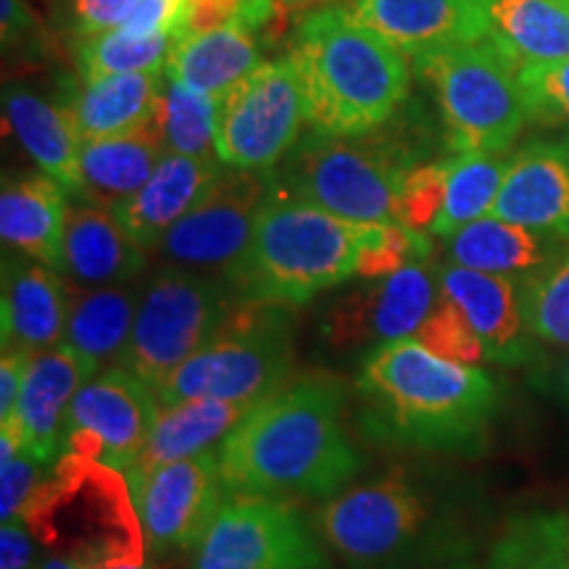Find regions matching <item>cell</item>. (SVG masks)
<instances>
[{
  "mask_svg": "<svg viewBox=\"0 0 569 569\" xmlns=\"http://www.w3.org/2000/svg\"><path fill=\"white\" fill-rule=\"evenodd\" d=\"M288 306L238 301L222 330L156 390L159 407L184 401H264L293 380Z\"/></svg>",
  "mask_w": 569,
  "mask_h": 569,
  "instance_id": "cell-7",
  "label": "cell"
},
{
  "mask_svg": "<svg viewBox=\"0 0 569 569\" xmlns=\"http://www.w3.org/2000/svg\"><path fill=\"white\" fill-rule=\"evenodd\" d=\"M519 82L530 119L546 124H569V59L519 69Z\"/></svg>",
  "mask_w": 569,
  "mask_h": 569,
  "instance_id": "cell-42",
  "label": "cell"
},
{
  "mask_svg": "<svg viewBox=\"0 0 569 569\" xmlns=\"http://www.w3.org/2000/svg\"><path fill=\"white\" fill-rule=\"evenodd\" d=\"M440 290L461 306L486 346V359L493 365L517 367L536 359L528 325L522 315V296L511 277L486 274L459 264L438 267Z\"/></svg>",
  "mask_w": 569,
  "mask_h": 569,
  "instance_id": "cell-21",
  "label": "cell"
},
{
  "mask_svg": "<svg viewBox=\"0 0 569 569\" xmlns=\"http://www.w3.org/2000/svg\"><path fill=\"white\" fill-rule=\"evenodd\" d=\"M490 213L569 243V142L532 140L519 148Z\"/></svg>",
  "mask_w": 569,
  "mask_h": 569,
  "instance_id": "cell-18",
  "label": "cell"
},
{
  "mask_svg": "<svg viewBox=\"0 0 569 569\" xmlns=\"http://www.w3.org/2000/svg\"><path fill=\"white\" fill-rule=\"evenodd\" d=\"M159 409L146 382L122 365L106 367L84 382L71 403L63 453L127 472L146 448Z\"/></svg>",
  "mask_w": 569,
  "mask_h": 569,
  "instance_id": "cell-14",
  "label": "cell"
},
{
  "mask_svg": "<svg viewBox=\"0 0 569 569\" xmlns=\"http://www.w3.org/2000/svg\"><path fill=\"white\" fill-rule=\"evenodd\" d=\"M222 169L224 167L219 159L167 153L156 167L151 180L113 213L134 243L146 251H153L163 240V234L201 201V196L222 174Z\"/></svg>",
  "mask_w": 569,
  "mask_h": 569,
  "instance_id": "cell-24",
  "label": "cell"
},
{
  "mask_svg": "<svg viewBox=\"0 0 569 569\" xmlns=\"http://www.w3.org/2000/svg\"><path fill=\"white\" fill-rule=\"evenodd\" d=\"M0 38L6 51H38L46 42L42 21L27 0H0Z\"/></svg>",
  "mask_w": 569,
  "mask_h": 569,
  "instance_id": "cell-45",
  "label": "cell"
},
{
  "mask_svg": "<svg viewBox=\"0 0 569 569\" xmlns=\"http://www.w3.org/2000/svg\"><path fill=\"white\" fill-rule=\"evenodd\" d=\"M367 230L284 193L274 172L251 243L224 282L238 301L298 309L356 277Z\"/></svg>",
  "mask_w": 569,
  "mask_h": 569,
  "instance_id": "cell-4",
  "label": "cell"
},
{
  "mask_svg": "<svg viewBox=\"0 0 569 569\" xmlns=\"http://www.w3.org/2000/svg\"><path fill=\"white\" fill-rule=\"evenodd\" d=\"M132 6L134 0H71V24L80 38L117 30Z\"/></svg>",
  "mask_w": 569,
  "mask_h": 569,
  "instance_id": "cell-46",
  "label": "cell"
},
{
  "mask_svg": "<svg viewBox=\"0 0 569 569\" xmlns=\"http://www.w3.org/2000/svg\"><path fill=\"white\" fill-rule=\"evenodd\" d=\"M530 382L538 390H543L546 396L557 398L559 403L569 407V353L561 356V359L540 361L530 372Z\"/></svg>",
  "mask_w": 569,
  "mask_h": 569,
  "instance_id": "cell-49",
  "label": "cell"
},
{
  "mask_svg": "<svg viewBox=\"0 0 569 569\" xmlns=\"http://www.w3.org/2000/svg\"><path fill=\"white\" fill-rule=\"evenodd\" d=\"M259 403L261 401H184L159 409L146 448L124 472L130 488L169 461L217 448L219 440H227Z\"/></svg>",
  "mask_w": 569,
  "mask_h": 569,
  "instance_id": "cell-27",
  "label": "cell"
},
{
  "mask_svg": "<svg viewBox=\"0 0 569 569\" xmlns=\"http://www.w3.org/2000/svg\"><path fill=\"white\" fill-rule=\"evenodd\" d=\"M488 40L517 69L569 59V0H496Z\"/></svg>",
  "mask_w": 569,
  "mask_h": 569,
  "instance_id": "cell-32",
  "label": "cell"
},
{
  "mask_svg": "<svg viewBox=\"0 0 569 569\" xmlns=\"http://www.w3.org/2000/svg\"><path fill=\"white\" fill-rule=\"evenodd\" d=\"M438 296V269L432 272L430 261L411 264L380 280H367V284L332 301L319 336L336 351L415 338Z\"/></svg>",
  "mask_w": 569,
  "mask_h": 569,
  "instance_id": "cell-16",
  "label": "cell"
},
{
  "mask_svg": "<svg viewBox=\"0 0 569 569\" xmlns=\"http://www.w3.org/2000/svg\"><path fill=\"white\" fill-rule=\"evenodd\" d=\"M317 532L353 569H417L448 549L438 486L415 465L327 498Z\"/></svg>",
  "mask_w": 569,
  "mask_h": 569,
  "instance_id": "cell-5",
  "label": "cell"
},
{
  "mask_svg": "<svg viewBox=\"0 0 569 569\" xmlns=\"http://www.w3.org/2000/svg\"><path fill=\"white\" fill-rule=\"evenodd\" d=\"M34 557V536L24 519L3 522L0 530V569H30Z\"/></svg>",
  "mask_w": 569,
  "mask_h": 569,
  "instance_id": "cell-47",
  "label": "cell"
},
{
  "mask_svg": "<svg viewBox=\"0 0 569 569\" xmlns=\"http://www.w3.org/2000/svg\"><path fill=\"white\" fill-rule=\"evenodd\" d=\"M156 117L169 153L217 159V98L163 74Z\"/></svg>",
  "mask_w": 569,
  "mask_h": 569,
  "instance_id": "cell-35",
  "label": "cell"
},
{
  "mask_svg": "<svg viewBox=\"0 0 569 569\" xmlns=\"http://www.w3.org/2000/svg\"><path fill=\"white\" fill-rule=\"evenodd\" d=\"M346 388L306 372L256 407L222 440L227 496L332 498L365 469L346 425Z\"/></svg>",
  "mask_w": 569,
  "mask_h": 569,
  "instance_id": "cell-1",
  "label": "cell"
},
{
  "mask_svg": "<svg viewBox=\"0 0 569 569\" xmlns=\"http://www.w3.org/2000/svg\"><path fill=\"white\" fill-rule=\"evenodd\" d=\"M511 156L503 153H453L448 159L446 203L432 234L453 238L461 227L490 217L507 177Z\"/></svg>",
  "mask_w": 569,
  "mask_h": 569,
  "instance_id": "cell-33",
  "label": "cell"
},
{
  "mask_svg": "<svg viewBox=\"0 0 569 569\" xmlns=\"http://www.w3.org/2000/svg\"><path fill=\"white\" fill-rule=\"evenodd\" d=\"M288 59L317 134L365 138L382 130L407 103V53L359 24L346 3L306 11L290 38Z\"/></svg>",
  "mask_w": 569,
  "mask_h": 569,
  "instance_id": "cell-3",
  "label": "cell"
},
{
  "mask_svg": "<svg viewBox=\"0 0 569 569\" xmlns=\"http://www.w3.org/2000/svg\"><path fill=\"white\" fill-rule=\"evenodd\" d=\"M356 393L369 443L440 457H480L498 409L486 369L440 359L417 338L369 348Z\"/></svg>",
  "mask_w": 569,
  "mask_h": 569,
  "instance_id": "cell-2",
  "label": "cell"
},
{
  "mask_svg": "<svg viewBox=\"0 0 569 569\" xmlns=\"http://www.w3.org/2000/svg\"><path fill=\"white\" fill-rule=\"evenodd\" d=\"M259 63H264L261 61V34L240 30V27H222L211 32L180 34L163 74L206 96L219 98L251 74Z\"/></svg>",
  "mask_w": 569,
  "mask_h": 569,
  "instance_id": "cell-30",
  "label": "cell"
},
{
  "mask_svg": "<svg viewBox=\"0 0 569 569\" xmlns=\"http://www.w3.org/2000/svg\"><path fill=\"white\" fill-rule=\"evenodd\" d=\"M163 71L67 80L61 84L63 109L71 113L82 142L132 130L156 117Z\"/></svg>",
  "mask_w": 569,
  "mask_h": 569,
  "instance_id": "cell-28",
  "label": "cell"
},
{
  "mask_svg": "<svg viewBox=\"0 0 569 569\" xmlns=\"http://www.w3.org/2000/svg\"><path fill=\"white\" fill-rule=\"evenodd\" d=\"M180 34H153L138 38L124 30L88 34L77 42V69L82 80L117 74H140V71H163Z\"/></svg>",
  "mask_w": 569,
  "mask_h": 569,
  "instance_id": "cell-36",
  "label": "cell"
},
{
  "mask_svg": "<svg viewBox=\"0 0 569 569\" xmlns=\"http://www.w3.org/2000/svg\"><path fill=\"white\" fill-rule=\"evenodd\" d=\"M417 167L407 148L386 138L317 134L293 148L277 182L284 193L348 222H396L403 177Z\"/></svg>",
  "mask_w": 569,
  "mask_h": 569,
  "instance_id": "cell-9",
  "label": "cell"
},
{
  "mask_svg": "<svg viewBox=\"0 0 569 569\" xmlns=\"http://www.w3.org/2000/svg\"><path fill=\"white\" fill-rule=\"evenodd\" d=\"M113 569H156V567H148L146 559H140V561H130V565H119Z\"/></svg>",
  "mask_w": 569,
  "mask_h": 569,
  "instance_id": "cell-52",
  "label": "cell"
},
{
  "mask_svg": "<svg viewBox=\"0 0 569 569\" xmlns=\"http://www.w3.org/2000/svg\"><path fill=\"white\" fill-rule=\"evenodd\" d=\"M415 61L419 80L436 96L453 153H503L530 122L519 69L488 38Z\"/></svg>",
  "mask_w": 569,
  "mask_h": 569,
  "instance_id": "cell-8",
  "label": "cell"
},
{
  "mask_svg": "<svg viewBox=\"0 0 569 569\" xmlns=\"http://www.w3.org/2000/svg\"><path fill=\"white\" fill-rule=\"evenodd\" d=\"M415 338L427 351L446 361H453V365L478 367L480 361H488L486 346H482L478 330L461 311V306L453 298H448L443 290H440L436 306H432V311L427 315Z\"/></svg>",
  "mask_w": 569,
  "mask_h": 569,
  "instance_id": "cell-39",
  "label": "cell"
},
{
  "mask_svg": "<svg viewBox=\"0 0 569 569\" xmlns=\"http://www.w3.org/2000/svg\"><path fill=\"white\" fill-rule=\"evenodd\" d=\"M167 153L159 117L127 132L82 142L80 196L77 198L117 211L151 180Z\"/></svg>",
  "mask_w": 569,
  "mask_h": 569,
  "instance_id": "cell-25",
  "label": "cell"
},
{
  "mask_svg": "<svg viewBox=\"0 0 569 569\" xmlns=\"http://www.w3.org/2000/svg\"><path fill=\"white\" fill-rule=\"evenodd\" d=\"M38 569H88V567L77 565V561L63 559V557H48V559L40 561Z\"/></svg>",
  "mask_w": 569,
  "mask_h": 569,
  "instance_id": "cell-51",
  "label": "cell"
},
{
  "mask_svg": "<svg viewBox=\"0 0 569 569\" xmlns=\"http://www.w3.org/2000/svg\"><path fill=\"white\" fill-rule=\"evenodd\" d=\"M48 475V467L30 451H21L19 457L9 461H0V478H3V493H0V515L3 522L19 519L30 501L34 490Z\"/></svg>",
  "mask_w": 569,
  "mask_h": 569,
  "instance_id": "cell-43",
  "label": "cell"
},
{
  "mask_svg": "<svg viewBox=\"0 0 569 569\" xmlns=\"http://www.w3.org/2000/svg\"><path fill=\"white\" fill-rule=\"evenodd\" d=\"M277 172V169H274ZM274 172L222 169L193 209L163 234L156 253L193 272H230L251 243Z\"/></svg>",
  "mask_w": 569,
  "mask_h": 569,
  "instance_id": "cell-13",
  "label": "cell"
},
{
  "mask_svg": "<svg viewBox=\"0 0 569 569\" xmlns=\"http://www.w3.org/2000/svg\"><path fill=\"white\" fill-rule=\"evenodd\" d=\"M282 9H290V11H315V9H322V6H330L332 0H280Z\"/></svg>",
  "mask_w": 569,
  "mask_h": 569,
  "instance_id": "cell-50",
  "label": "cell"
},
{
  "mask_svg": "<svg viewBox=\"0 0 569 569\" xmlns=\"http://www.w3.org/2000/svg\"><path fill=\"white\" fill-rule=\"evenodd\" d=\"M69 193L48 174L6 177L0 190V238L13 251L63 274Z\"/></svg>",
  "mask_w": 569,
  "mask_h": 569,
  "instance_id": "cell-23",
  "label": "cell"
},
{
  "mask_svg": "<svg viewBox=\"0 0 569 569\" xmlns=\"http://www.w3.org/2000/svg\"><path fill=\"white\" fill-rule=\"evenodd\" d=\"M130 490L142 522L146 551L153 557L193 551L227 498L219 448L169 461Z\"/></svg>",
  "mask_w": 569,
  "mask_h": 569,
  "instance_id": "cell-15",
  "label": "cell"
},
{
  "mask_svg": "<svg viewBox=\"0 0 569 569\" xmlns=\"http://www.w3.org/2000/svg\"><path fill=\"white\" fill-rule=\"evenodd\" d=\"M98 372L67 343L34 353L27 365L24 386L13 419L21 427L24 446L32 457L51 469L63 453L69 409L77 393ZM3 422V419H0Z\"/></svg>",
  "mask_w": 569,
  "mask_h": 569,
  "instance_id": "cell-19",
  "label": "cell"
},
{
  "mask_svg": "<svg viewBox=\"0 0 569 569\" xmlns=\"http://www.w3.org/2000/svg\"><path fill=\"white\" fill-rule=\"evenodd\" d=\"M280 0H193L182 34H198L240 27V30L264 34L280 13Z\"/></svg>",
  "mask_w": 569,
  "mask_h": 569,
  "instance_id": "cell-41",
  "label": "cell"
},
{
  "mask_svg": "<svg viewBox=\"0 0 569 569\" xmlns=\"http://www.w3.org/2000/svg\"><path fill=\"white\" fill-rule=\"evenodd\" d=\"M496 0H351L359 24L407 56L486 40Z\"/></svg>",
  "mask_w": 569,
  "mask_h": 569,
  "instance_id": "cell-17",
  "label": "cell"
},
{
  "mask_svg": "<svg viewBox=\"0 0 569 569\" xmlns=\"http://www.w3.org/2000/svg\"><path fill=\"white\" fill-rule=\"evenodd\" d=\"M27 365H30V356L3 351V359H0V419H9L17 411Z\"/></svg>",
  "mask_w": 569,
  "mask_h": 569,
  "instance_id": "cell-48",
  "label": "cell"
},
{
  "mask_svg": "<svg viewBox=\"0 0 569 569\" xmlns=\"http://www.w3.org/2000/svg\"><path fill=\"white\" fill-rule=\"evenodd\" d=\"M448 243V261L486 274H532L559 256V240L507 219L482 217L461 227Z\"/></svg>",
  "mask_w": 569,
  "mask_h": 569,
  "instance_id": "cell-31",
  "label": "cell"
},
{
  "mask_svg": "<svg viewBox=\"0 0 569 569\" xmlns=\"http://www.w3.org/2000/svg\"><path fill=\"white\" fill-rule=\"evenodd\" d=\"M67 315V277L30 256L3 251V351H19L32 359L34 353L63 343Z\"/></svg>",
  "mask_w": 569,
  "mask_h": 569,
  "instance_id": "cell-20",
  "label": "cell"
},
{
  "mask_svg": "<svg viewBox=\"0 0 569 569\" xmlns=\"http://www.w3.org/2000/svg\"><path fill=\"white\" fill-rule=\"evenodd\" d=\"M430 256L432 243L427 232H417L401 222H375L369 224L365 246H361L356 277L380 280L411 264H427Z\"/></svg>",
  "mask_w": 569,
  "mask_h": 569,
  "instance_id": "cell-38",
  "label": "cell"
},
{
  "mask_svg": "<svg viewBox=\"0 0 569 569\" xmlns=\"http://www.w3.org/2000/svg\"><path fill=\"white\" fill-rule=\"evenodd\" d=\"M21 519L56 557L88 569L146 559V536L124 472L63 453L27 501Z\"/></svg>",
  "mask_w": 569,
  "mask_h": 569,
  "instance_id": "cell-6",
  "label": "cell"
},
{
  "mask_svg": "<svg viewBox=\"0 0 569 569\" xmlns=\"http://www.w3.org/2000/svg\"><path fill=\"white\" fill-rule=\"evenodd\" d=\"M315 530L293 501L227 496L196 549L193 569H325Z\"/></svg>",
  "mask_w": 569,
  "mask_h": 569,
  "instance_id": "cell-12",
  "label": "cell"
},
{
  "mask_svg": "<svg viewBox=\"0 0 569 569\" xmlns=\"http://www.w3.org/2000/svg\"><path fill=\"white\" fill-rule=\"evenodd\" d=\"M306 122L303 90L288 56L259 63L217 98V159L227 169L274 172Z\"/></svg>",
  "mask_w": 569,
  "mask_h": 569,
  "instance_id": "cell-11",
  "label": "cell"
},
{
  "mask_svg": "<svg viewBox=\"0 0 569 569\" xmlns=\"http://www.w3.org/2000/svg\"><path fill=\"white\" fill-rule=\"evenodd\" d=\"M234 303L238 298L219 277L182 267L161 269L140 288L132 336L119 365L156 393L222 330Z\"/></svg>",
  "mask_w": 569,
  "mask_h": 569,
  "instance_id": "cell-10",
  "label": "cell"
},
{
  "mask_svg": "<svg viewBox=\"0 0 569 569\" xmlns=\"http://www.w3.org/2000/svg\"><path fill=\"white\" fill-rule=\"evenodd\" d=\"M448 159L436 163H417L403 177L396 201V222L417 232H432L446 203Z\"/></svg>",
  "mask_w": 569,
  "mask_h": 569,
  "instance_id": "cell-40",
  "label": "cell"
},
{
  "mask_svg": "<svg viewBox=\"0 0 569 569\" xmlns=\"http://www.w3.org/2000/svg\"><path fill=\"white\" fill-rule=\"evenodd\" d=\"M561 569H569V551H567V557H565V565H561Z\"/></svg>",
  "mask_w": 569,
  "mask_h": 569,
  "instance_id": "cell-53",
  "label": "cell"
},
{
  "mask_svg": "<svg viewBox=\"0 0 569 569\" xmlns=\"http://www.w3.org/2000/svg\"><path fill=\"white\" fill-rule=\"evenodd\" d=\"M146 253L111 209L82 198L69 203L63 238V277L69 282L84 288L130 284L146 272Z\"/></svg>",
  "mask_w": 569,
  "mask_h": 569,
  "instance_id": "cell-22",
  "label": "cell"
},
{
  "mask_svg": "<svg viewBox=\"0 0 569 569\" xmlns=\"http://www.w3.org/2000/svg\"><path fill=\"white\" fill-rule=\"evenodd\" d=\"M519 296L530 336L538 343L569 348V253L525 277Z\"/></svg>",
  "mask_w": 569,
  "mask_h": 569,
  "instance_id": "cell-37",
  "label": "cell"
},
{
  "mask_svg": "<svg viewBox=\"0 0 569 569\" xmlns=\"http://www.w3.org/2000/svg\"><path fill=\"white\" fill-rule=\"evenodd\" d=\"M569 551V515H530L511 522L480 565L453 569H561Z\"/></svg>",
  "mask_w": 569,
  "mask_h": 569,
  "instance_id": "cell-34",
  "label": "cell"
},
{
  "mask_svg": "<svg viewBox=\"0 0 569 569\" xmlns=\"http://www.w3.org/2000/svg\"><path fill=\"white\" fill-rule=\"evenodd\" d=\"M193 0H134L132 11L119 24V30L153 38V34H182Z\"/></svg>",
  "mask_w": 569,
  "mask_h": 569,
  "instance_id": "cell-44",
  "label": "cell"
},
{
  "mask_svg": "<svg viewBox=\"0 0 569 569\" xmlns=\"http://www.w3.org/2000/svg\"><path fill=\"white\" fill-rule=\"evenodd\" d=\"M3 117L40 172L61 182L69 196H80L82 138L63 103L24 84H6Z\"/></svg>",
  "mask_w": 569,
  "mask_h": 569,
  "instance_id": "cell-26",
  "label": "cell"
},
{
  "mask_svg": "<svg viewBox=\"0 0 569 569\" xmlns=\"http://www.w3.org/2000/svg\"><path fill=\"white\" fill-rule=\"evenodd\" d=\"M67 290L69 315L63 343L80 353L96 372H101L111 361L119 365L132 336L140 290L130 284L84 288V284H71L69 280Z\"/></svg>",
  "mask_w": 569,
  "mask_h": 569,
  "instance_id": "cell-29",
  "label": "cell"
}]
</instances>
